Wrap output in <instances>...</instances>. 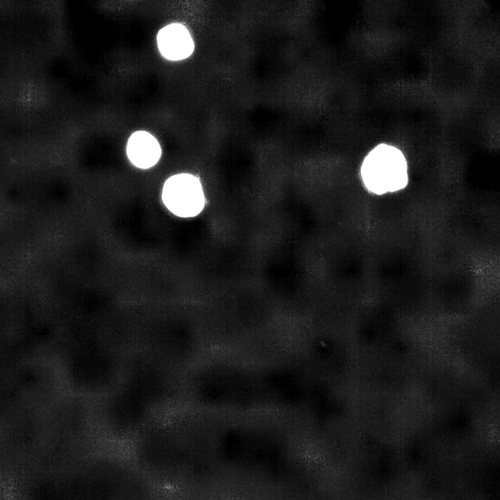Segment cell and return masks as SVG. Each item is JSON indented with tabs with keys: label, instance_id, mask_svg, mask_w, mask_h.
<instances>
[{
	"label": "cell",
	"instance_id": "6da1fadb",
	"mask_svg": "<svg viewBox=\"0 0 500 500\" xmlns=\"http://www.w3.org/2000/svg\"><path fill=\"white\" fill-rule=\"evenodd\" d=\"M362 180L371 192L383 194L403 189L408 184V167L403 153L386 144L374 147L360 168Z\"/></svg>",
	"mask_w": 500,
	"mask_h": 500
},
{
	"label": "cell",
	"instance_id": "7a4b0ae2",
	"mask_svg": "<svg viewBox=\"0 0 500 500\" xmlns=\"http://www.w3.org/2000/svg\"><path fill=\"white\" fill-rule=\"evenodd\" d=\"M162 199L169 211L181 217L199 215L205 205L200 181L190 174L169 177L163 185Z\"/></svg>",
	"mask_w": 500,
	"mask_h": 500
},
{
	"label": "cell",
	"instance_id": "3957f363",
	"mask_svg": "<svg viewBox=\"0 0 500 500\" xmlns=\"http://www.w3.org/2000/svg\"><path fill=\"white\" fill-rule=\"evenodd\" d=\"M157 43L162 56L171 60L185 59L194 50L189 31L180 24H171L162 28L158 33Z\"/></svg>",
	"mask_w": 500,
	"mask_h": 500
},
{
	"label": "cell",
	"instance_id": "277c9868",
	"mask_svg": "<svg viewBox=\"0 0 500 500\" xmlns=\"http://www.w3.org/2000/svg\"><path fill=\"white\" fill-rule=\"evenodd\" d=\"M126 153L130 161L137 167L148 169L155 165L161 156L157 140L146 131H137L129 138Z\"/></svg>",
	"mask_w": 500,
	"mask_h": 500
}]
</instances>
